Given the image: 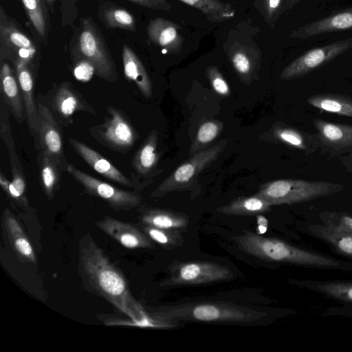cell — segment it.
<instances>
[{"label":"cell","instance_id":"8fae6325","mask_svg":"<svg viewBox=\"0 0 352 352\" xmlns=\"http://www.w3.org/2000/svg\"><path fill=\"white\" fill-rule=\"evenodd\" d=\"M352 48V36L310 49L294 59L280 73L282 80L302 78Z\"/></svg>","mask_w":352,"mask_h":352},{"label":"cell","instance_id":"7402d4cb","mask_svg":"<svg viewBox=\"0 0 352 352\" xmlns=\"http://www.w3.org/2000/svg\"><path fill=\"white\" fill-rule=\"evenodd\" d=\"M0 65L1 96L13 118L19 124H22L25 119V108L18 80L8 61H3Z\"/></svg>","mask_w":352,"mask_h":352},{"label":"cell","instance_id":"9a60e30c","mask_svg":"<svg viewBox=\"0 0 352 352\" xmlns=\"http://www.w3.org/2000/svg\"><path fill=\"white\" fill-rule=\"evenodd\" d=\"M96 226L127 249H153V241L133 224L106 216L98 221Z\"/></svg>","mask_w":352,"mask_h":352},{"label":"cell","instance_id":"f6af8a7d","mask_svg":"<svg viewBox=\"0 0 352 352\" xmlns=\"http://www.w3.org/2000/svg\"><path fill=\"white\" fill-rule=\"evenodd\" d=\"M302 0H284L282 13L287 12V10L292 8L294 6H296L298 3L301 1Z\"/></svg>","mask_w":352,"mask_h":352},{"label":"cell","instance_id":"83f0119b","mask_svg":"<svg viewBox=\"0 0 352 352\" xmlns=\"http://www.w3.org/2000/svg\"><path fill=\"white\" fill-rule=\"evenodd\" d=\"M98 16L107 29L130 32L137 30L136 20L133 14L112 1H104L98 6Z\"/></svg>","mask_w":352,"mask_h":352},{"label":"cell","instance_id":"8d00e7d4","mask_svg":"<svg viewBox=\"0 0 352 352\" xmlns=\"http://www.w3.org/2000/svg\"><path fill=\"white\" fill-rule=\"evenodd\" d=\"M143 232L155 243L166 249L181 247L184 243L182 231L142 225Z\"/></svg>","mask_w":352,"mask_h":352},{"label":"cell","instance_id":"4316f807","mask_svg":"<svg viewBox=\"0 0 352 352\" xmlns=\"http://www.w3.org/2000/svg\"><path fill=\"white\" fill-rule=\"evenodd\" d=\"M140 221L142 225L182 231L187 228L189 219L183 212L149 208L142 210Z\"/></svg>","mask_w":352,"mask_h":352},{"label":"cell","instance_id":"e0dca14e","mask_svg":"<svg viewBox=\"0 0 352 352\" xmlns=\"http://www.w3.org/2000/svg\"><path fill=\"white\" fill-rule=\"evenodd\" d=\"M352 30V7L337 10L292 30L289 36L307 39L323 34Z\"/></svg>","mask_w":352,"mask_h":352},{"label":"cell","instance_id":"f546056e","mask_svg":"<svg viewBox=\"0 0 352 352\" xmlns=\"http://www.w3.org/2000/svg\"><path fill=\"white\" fill-rule=\"evenodd\" d=\"M272 206L266 199L256 193L248 197H237L217 208V211L226 215L257 216L270 212Z\"/></svg>","mask_w":352,"mask_h":352},{"label":"cell","instance_id":"6da1fadb","mask_svg":"<svg viewBox=\"0 0 352 352\" xmlns=\"http://www.w3.org/2000/svg\"><path fill=\"white\" fill-rule=\"evenodd\" d=\"M79 264L81 276L89 288L131 319V321L104 320L103 322L106 325L170 327V322L150 315L133 297L123 274L89 234L84 236L80 242Z\"/></svg>","mask_w":352,"mask_h":352},{"label":"cell","instance_id":"9c48e42d","mask_svg":"<svg viewBox=\"0 0 352 352\" xmlns=\"http://www.w3.org/2000/svg\"><path fill=\"white\" fill-rule=\"evenodd\" d=\"M170 276L162 287L194 285L232 279L230 268L210 261L174 262L168 267Z\"/></svg>","mask_w":352,"mask_h":352},{"label":"cell","instance_id":"7c38bea8","mask_svg":"<svg viewBox=\"0 0 352 352\" xmlns=\"http://www.w3.org/2000/svg\"><path fill=\"white\" fill-rule=\"evenodd\" d=\"M48 105L58 122L67 126L73 122L72 116L77 111L96 114V111L69 81L54 85L46 96Z\"/></svg>","mask_w":352,"mask_h":352},{"label":"cell","instance_id":"60d3db41","mask_svg":"<svg viewBox=\"0 0 352 352\" xmlns=\"http://www.w3.org/2000/svg\"><path fill=\"white\" fill-rule=\"evenodd\" d=\"M140 6L148 9L170 12L172 10V4L166 0H127Z\"/></svg>","mask_w":352,"mask_h":352},{"label":"cell","instance_id":"d6a6232c","mask_svg":"<svg viewBox=\"0 0 352 352\" xmlns=\"http://www.w3.org/2000/svg\"><path fill=\"white\" fill-rule=\"evenodd\" d=\"M38 164L43 191L48 199L51 200L60 188L62 169L52 155L41 150L38 153Z\"/></svg>","mask_w":352,"mask_h":352},{"label":"cell","instance_id":"7a4b0ae2","mask_svg":"<svg viewBox=\"0 0 352 352\" xmlns=\"http://www.w3.org/2000/svg\"><path fill=\"white\" fill-rule=\"evenodd\" d=\"M239 248L261 259L325 270L352 272V263L292 245L274 237L247 232L233 237Z\"/></svg>","mask_w":352,"mask_h":352},{"label":"cell","instance_id":"ee69618b","mask_svg":"<svg viewBox=\"0 0 352 352\" xmlns=\"http://www.w3.org/2000/svg\"><path fill=\"white\" fill-rule=\"evenodd\" d=\"M258 229L260 231L259 234L265 233L267 229V220L262 215H257Z\"/></svg>","mask_w":352,"mask_h":352},{"label":"cell","instance_id":"4dcf8cb0","mask_svg":"<svg viewBox=\"0 0 352 352\" xmlns=\"http://www.w3.org/2000/svg\"><path fill=\"white\" fill-rule=\"evenodd\" d=\"M272 136L278 142L305 151L314 152L320 145L317 135L308 134L283 125H274Z\"/></svg>","mask_w":352,"mask_h":352},{"label":"cell","instance_id":"d4e9b609","mask_svg":"<svg viewBox=\"0 0 352 352\" xmlns=\"http://www.w3.org/2000/svg\"><path fill=\"white\" fill-rule=\"evenodd\" d=\"M32 31L40 42L47 44L51 28L50 9L42 0H20Z\"/></svg>","mask_w":352,"mask_h":352},{"label":"cell","instance_id":"5bb4252c","mask_svg":"<svg viewBox=\"0 0 352 352\" xmlns=\"http://www.w3.org/2000/svg\"><path fill=\"white\" fill-rule=\"evenodd\" d=\"M228 58L239 79L250 85L257 79L261 66V51L254 43L235 41L227 50Z\"/></svg>","mask_w":352,"mask_h":352},{"label":"cell","instance_id":"7bdbcfd3","mask_svg":"<svg viewBox=\"0 0 352 352\" xmlns=\"http://www.w3.org/2000/svg\"><path fill=\"white\" fill-rule=\"evenodd\" d=\"M328 219L341 224L352 232V216L342 213L329 214V219Z\"/></svg>","mask_w":352,"mask_h":352},{"label":"cell","instance_id":"ab89813d","mask_svg":"<svg viewBox=\"0 0 352 352\" xmlns=\"http://www.w3.org/2000/svg\"><path fill=\"white\" fill-rule=\"evenodd\" d=\"M206 74L213 91L217 94L222 97L230 95V86L217 67L214 65L208 67Z\"/></svg>","mask_w":352,"mask_h":352},{"label":"cell","instance_id":"cb8c5ba5","mask_svg":"<svg viewBox=\"0 0 352 352\" xmlns=\"http://www.w3.org/2000/svg\"><path fill=\"white\" fill-rule=\"evenodd\" d=\"M12 179L10 182L0 170V185L7 196L18 206L25 208L29 206L26 197V184L22 165L16 151L9 152Z\"/></svg>","mask_w":352,"mask_h":352},{"label":"cell","instance_id":"ac0fdd59","mask_svg":"<svg viewBox=\"0 0 352 352\" xmlns=\"http://www.w3.org/2000/svg\"><path fill=\"white\" fill-rule=\"evenodd\" d=\"M179 30L177 23L162 17L151 19L146 27L149 40L169 54H178L182 49L184 38Z\"/></svg>","mask_w":352,"mask_h":352},{"label":"cell","instance_id":"1f68e13d","mask_svg":"<svg viewBox=\"0 0 352 352\" xmlns=\"http://www.w3.org/2000/svg\"><path fill=\"white\" fill-rule=\"evenodd\" d=\"M290 283L298 287L320 292L340 301L352 303V282L292 279Z\"/></svg>","mask_w":352,"mask_h":352},{"label":"cell","instance_id":"f35d334b","mask_svg":"<svg viewBox=\"0 0 352 352\" xmlns=\"http://www.w3.org/2000/svg\"><path fill=\"white\" fill-rule=\"evenodd\" d=\"M10 111L2 97L0 98V137L3 141L8 153L15 150L10 122Z\"/></svg>","mask_w":352,"mask_h":352},{"label":"cell","instance_id":"44dd1931","mask_svg":"<svg viewBox=\"0 0 352 352\" xmlns=\"http://www.w3.org/2000/svg\"><path fill=\"white\" fill-rule=\"evenodd\" d=\"M31 68L28 65H23L15 69V72L22 95L28 125L36 146L38 145L40 119L36 101L34 97V82Z\"/></svg>","mask_w":352,"mask_h":352},{"label":"cell","instance_id":"5b68a950","mask_svg":"<svg viewBox=\"0 0 352 352\" xmlns=\"http://www.w3.org/2000/svg\"><path fill=\"white\" fill-rule=\"evenodd\" d=\"M40 55L38 44L0 6V63L9 61L14 69L23 65L32 67Z\"/></svg>","mask_w":352,"mask_h":352},{"label":"cell","instance_id":"603a6c76","mask_svg":"<svg viewBox=\"0 0 352 352\" xmlns=\"http://www.w3.org/2000/svg\"><path fill=\"white\" fill-rule=\"evenodd\" d=\"M2 224L12 248L21 261L36 263V257L30 240L14 214L5 208L1 217Z\"/></svg>","mask_w":352,"mask_h":352},{"label":"cell","instance_id":"836d02e7","mask_svg":"<svg viewBox=\"0 0 352 352\" xmlns=\"http://www.w3.org/2000/svg\"><path fill=\"white\" fill-rule=\"evenodd\" d=\"M311 106L324 111L352 118V97L340 94H316L307 99Z\"/></svg>","mask_w":352,"mask_h":352},{"label":"cell","instance_id":"f1b7e54d","mask_svg":"<svg viewBox=\"0 0 352 352\" xmlns=\"http://www.w3.org/2000/svg\"><path fill=\"white\" fill-rule=\"evenodd\" d=\"M157 143L158 133L154 129L135 153L131 166L139 177L148 175L156 167L160 157L157 152Z\"/></svg>","mask_w":352,"mask_h":352},{"label":"cell","instance_id":"bcb514c9","mask_svg":"<svg viewBox=\"0 0 352 352\" xmlns=\"http://www.w3.org/2000/svg\"><path fill=\"white\" fill-rule=\"evenodd\" d=\"M74 5L76 6L78 0H69Z\"/></svg>","mask_w":352,"mask_h":352},{"label":"cell","instance_id":"ba28073f","mask_svg":"<svg viewBox=\"0 0 352 352\" xmlns=\"http://www.w3.org/2000/svg\"><path fill=\"white\" fill-rule=\"evenodd\" d=\"M107 112L104 121L89 131L103 146L126 153L133 146L138 133L124 112L111 105L107 107Z\"/></svg>","mask_w":352,"mask_h":352},{"label":"cell","instance_id":"4fadbf2b","mask_svg":"<svg viewBox=\"0 0 352 352\" xmlns=\"http://www.w3.org/2000/svg\"><path fill=\"white\" fill-rule=\"evenodd\" d=\"M36 101L40 119L38 150L49 153L55 159L62 170L67 171L68 164L64 154L60 124L43 100L38 98Z\"/></svg>","mask_w":352,"mask_h":352},{"label":"cell","instance_id":"d6986e66","mask_svg":"<svg viewBox=\"0 0 352 352\" xmlns=\"http://www.w3.org/2000/svg\"><path fill=\"white\" fill-rule=\"evenodd\" d=\"M320 145L333 153H341L352 149V126L314 120Z\"/></svg>","mask_w":352,"mask_h":352},{"label":"cell","instance_id":"74e56055","mask_svg":"<svg viewBox=\"0 0 352 352\" xmlns=\"http://www.w3.org/2000/svg\"><path fill=\"white\" fill-rule=\"evenodd\" d=\"M284 0H254V6L267 23L274 27L283 14Z\"/></svg>","mask_w":352,"mask_h":352},{"label":"cell","instance_id":"8992f818","mask_svg":"<svg viewBox=\"0 0 352 352\" xmlns=\"http://www.w3.org/2000/svg\"><path fill=\"white\" fill-rule=\"evenodd\" d=\"M343 186L321 181L278 179L262 184L257 194L272 206L295 204L330 195L342 190Z\"/></svg>","mask_w":352,"mask_h":352},{"label":"cell","instance_id":"b9f144b4","mask_svg":"<svg viewBox=\"0 0 352 352\" xmlns=\"http://www.w3.org/2000/svg\"><path fill=\"white\" fill-rule=\"evenodd\" d=\"M74 64V76L77 80L87 82L95 74L94 68L91 64L87 62H78Z\"/></svg>","mask_w":352,"mask_h":352},{"label":"cell","instance_id":"484cf974","mask_svg":"<svg viewBox=\"0 0 352 352\" xmlns=\"http://www.w3.org/2000/svg\"><path fill=\"white\" fill-rule=\"evenodd\" d=\"M122 59L125 77L133 81L146 98L152 95V84L149 76L139 57L127 45L122 48Z\"/></svg>","mask_w":352,"mask_h":352},{"label":"cell","instance_id":"3957f363","mask_svg":"<svg viewBox=\"0 0 352 352\" xmlns=\"http://www.w3.org/2000/svg\"><path fill=\"white\" fill-rule=\"evenodd\" d=\"M149 314L167 320L251 323L265 318V311L230 302L206 301L146 308Z\"/></svg>","mask_w":352,"mask_h":352},{"label":"cell","instance_id":"ffe728a7","mask_svg":"<svg viewBox=\"0 0 352 352\" xmlns=\"http://www.w3.org/2000/svg\"><path fill=\"white\" fill-rule=\"evenodd\" d=\"M309 232L333 248L336 252L352 257V232L330 219L308 226Z\"/></svg>","mask_w":352,"mask_h":352},{"label":"cell","instance_id":"e575fe53","mask_svg":"<svg viewBox=\"0 0 352 352\" xmlns=\"http://www.w3.org/2000/svg\"><path fill=\"white\" fill-rule=\"evenodd\" d=\"M201 12L207 19L213 23L230 20L236 14L235 9L230 4L219 0H178Z\"/></svg>","mask_w":352,"mask_h":352},{"label":"cell","instance_id":"52a82bcc","mask_svg":"<svg viewBox=\"0 0 352 352\" xmlns=\"http://www.w3.org/2000/svg\"><path fill=\"white\" fill-rule=\"evenodd\" d=\"M226 145V141H221L191 155L161 182L151 197L161 198L172 192L189 190L198 175L217 159Z\"/></svg>","mask_w":352,"mask_h":352},{"label":"cell","instance_id":"30bf717a","mask_svg":"<svg viewBox=\"0 0 352 352\" xmlns=\"http://www.w3.org/2000/svg\"><path fill=\"white\" fill-rule=\"evenodd\" d=\"M67 172L83 187L85 192L102 199L115 211H129L142 203V197L138 193L104 182L72 164H68Z\"/></svg>","mask_w":352,"mask_h":352},{"label":"cell","instance_id":"277c9868","mask_svg":"<svg viewBox=\"0 0 352 352\" xmlns=\"http://www.w3.org/2000/svg\"><path fill=\"white\" fill-rule=\"evenodd\" d=\"M69 52L74 63L91 64L95 74L102 80L111 82L118 79L116 65L104 37L91 16L80 19L71 38Z\"/></svg>","mask_w":352,"mask_h":352},{"label":"cell","instance_id":"d590c367","mask_svg":"<svg viewBox=\"0 0 352 352\" xmlns=\"http://www.w3.org/2000/svg\"><path fill=\"white\" fill-rule=\"evenodd\" d=\"M223 123L217 120H209L202 122L198 128L189 149L190 155L206 148L216 140L223 131Z\"/></svg>","mask_w":352,"mask_h":352},{"label":"cell","instance_id":"2e32d148","mask_svg":"<svg viewBox=\"0 0 352 352\" xmlns=\"http://www.w3.org/2000/svg\"><path fill=\"white\" fill-rule=\"evenodd\" d=\"M68 142L74 151L96 172L103 177L126 187L139 190L143 185L135 178L129 179L109 160L83 142L73 138Z\"/></svg>","mask_w":352,"mask_h":352}]
</instances>
